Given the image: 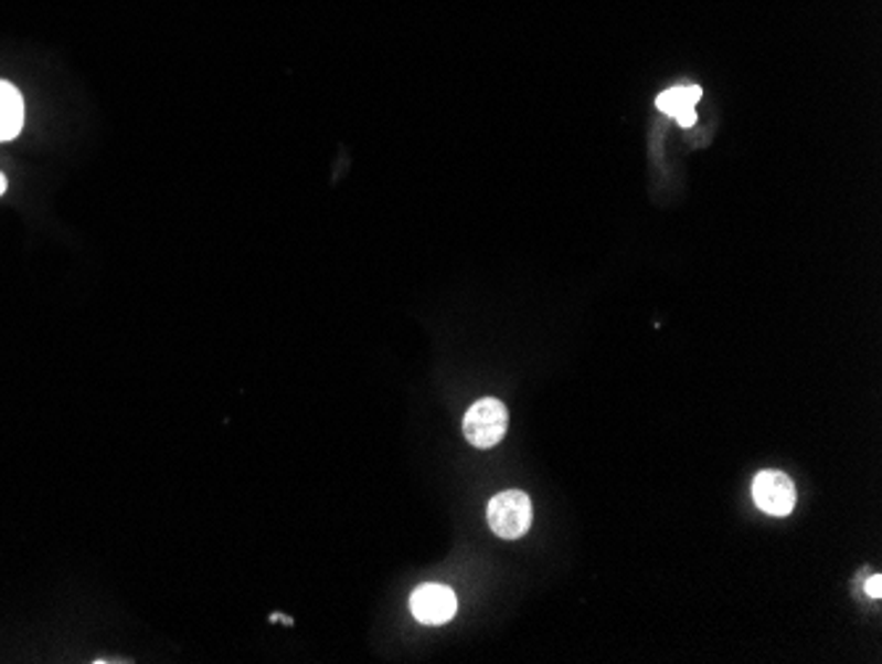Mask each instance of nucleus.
Returning a JSON list of instances; mask_svg holds the SVG:
<instances>
[{
  "mask_svg": "<svg viewBox=\"0 0 882 664\" xmlns=\"http://www.w3.org/2000/svg\"><path fill=\"white\" fill-rule=\"evenodd\" d=\"M867 596H870V599H880L882 596V577L880 575H872L870 580H867Z\"/></svg>",
  "mask_w": 882,
  "mask_h": 664,
  "instance_id": "obj_7",
  "label": "nucleus"
},
{
  "mask_svg": "<svg viewBox=\"0 0 882 664\" xmlns=\"http://www.w3.org/2000/svg\"><path fill=\"white\" fill-rule=\"evenodd\" d=\"M753 500H756L761 512L787 516L796 506V485L783 472H761L753 479Z\"/></svg>",
  "mask_w": 882,
  "mask_h": 664,
  "instance_id": "obj_4",
  "label": "nucleus"
},
{
  "mask_svg": "<svg viewBox=\"0 0 882 664\" xmlns=\"http://www.w3.org/2000/svg\"><path fill=\"white\" fill-rule=\"evenodd\" d=\"M703 96V88L700 85H674V88L663 91L661 96L656 98V106L661 109L666 117H674L682 127H692L698 123V101Z\"/></svg>",
  "mask_w": 882,
  "mask_h": 664,
  "instance_id": "obj_5",
  "label": "nucleus"
},
{
  "mask_svg": "<svg viewBox=\"0 0 882 664\" xmlns=\"http://www.w3.org/2000/svg\"><path fill=\"white\" fill-rule=\"evenodd\" d=\"M410 612L423 625H444L457 612V599L447 586L439 582H428V586L415 588L413 599H410Z\"/></svg>",
  "mask_w": 882,
  "mask_h": 664,
  "instance_id": "obj_3",
  "label": "nucleus"
},
{
  "mask_svg": "<svg viewBox=\"0 0 882 664\" xmlns=\"http://www.w3.org/2000/svg\"><path fill=\"white\" fill-rule=\"evenodd\" d=\"M531 516H534L531 514V500L521 489H504V493L491 498L487 508L491 533L504 540H516L523 533H529Z\"/></svg>",
  "mask_w": 882,
  "mask_h": 664,
  "instance_id": "obj_1",
  "label": "nucleus"
},
{
  "mask_svg": "<svg viewBox=\"0 0 882 664\" xmlns=\"http://www.w3.org/2000/svg\"><path fill=\"white\" fill-rule=\"evenodd\" d=\"M508 432V408L500 400L483 398L470 405V411L463 419V434L474 447H495L497 442Z\"/></svg>",
  "mask_w": 882,
  "mask_h": 664,
  "instance_id": "obj_2",
  "label": "nucleus"
},
{
  "mask_svg": "<svg viewBox=\"0 0 882 664\" xmlns=\"http://www.w3.org/2000/svg\"><path fill=\"white\" fill-rule=\"evenodd\" d=\"M24 125V104L19 91L11 83L0 80V140L19 136Z\"/></svg>",
  "mask_w": 882,
  "mask_h": 664,
  "instance_id": "obj_6",
  "label": "nucleus"
},
{
  "mask_svg": "<svg viewBox=\"0 0 882 664\" xmlns=\"http://www.w3.org/2000/svg\"><path fill=\"white\" fill-rule=\"evenodd\" d=\"M6 191V178H3V172H0V193Z\"/></svg>",
  "mask_w": 882,
  "mask_h": 664,
  "instance_id": "obj_8",
  "label": "nucleus"
}]
</instances>
